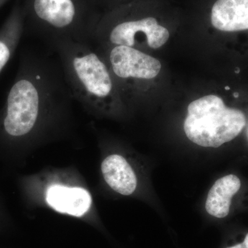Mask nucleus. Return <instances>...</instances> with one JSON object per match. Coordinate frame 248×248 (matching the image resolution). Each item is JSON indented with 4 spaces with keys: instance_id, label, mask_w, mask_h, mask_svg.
Segmentation results:
<instances>
[{
    "instance_id": "obj_2",
    "label": "nucleus",
    "mask_w": 248,
    "mask_h": 248,
    "mask_svg": "<svg viewBox=\"0 0 248 248\" xmlns=\"http://www.w3.org/2000/svg\"><path fill=\"white\" fill-rule=\"evenodd\" d=\"M48 49L58 58L75 100L93 116L111 112L117 93L115 75L94 45L60 40Z\"/></svg>"
},
{
    "instance_id": "obj_11",
    "label": "nucleus",
    "mask_w": 248,
    "mask_h": 248,
    "mask_svg": "<svg viewBox=\"0 0 248 248\" xmlns=\"http://www.w3.org/2000/svg\"><path fill=\"white\" fill-rule=\"evenodd\" d=\"M241 181L234 174L220 178L214 184L207 197L205 210L217 218H224L230 213L233 196L241 187Z\"/></svg>"
},
{
    "instance_id": "obj_14",
    "label": "nucleus",
    "mask_w": 248,
    "mask_h": 248,
    "mask_svg": "<svg viewBox=\"0 0 248 248\" xmlns=\"http://www.w3.org/2000/svg\"><path fill=\"white\" fill-rule=\"evenodd\" d=\"M4 207H3L2 203H1V201L0 200V220L2 219L3 217H4Z\"/></svg>"
},
{
    "instance_id": "obj_6",
    "label": "nucleus",
    "mask_w": 248,
    "mask_h": 248,
    "mask_svg": "<svg viewBox=\"0 0 248 248\" xmlns=\"http://www.w3.org/2000/svg\"><path fill=\"white\" fill-rule=\"evenodd\" d=\"M169 31L158 24L154 17L127 18L120 20L103 15L98 24L93 44L124 46L138 50L146 45L159 48L169 40Z\"/></svg>"
},
{
    "instance_id": "obj_3",
    "label": "nucleus",
    "mask_w": 248,
    "mask_h": 248,
    "mask_svg": "<svg viewBox=\"0 0 248 248\" xmlns=\"http://www.w3.org/2000/svg\"><path fill=\"white\" fill-rule=\"evenodd\" d=\"M27 29L47 47L60 40L93 44L103 15L96 0H20Z\"/></svg>"
},
{
    "instance_id": "obj_10",
    "label": "nucleus",
    "mask_w": 248,
    "mask_h": 248,
    "mask_svg": "<svg viewBox=\"0 0 248 248\" xmlns=\"http://www.w3.org/2000/svg\"><path fill=\"white\" fill-rule=\"evenodd\" d=\"M25 31V19L20 0H17L0 28V73L19 45Z\"/></svg>"
},
{
    "instance_id": "obj_5",
    "label": "nucleus",
    "mask_w": 248,
    "mask_h": 248,
    "mask_svg": "<svg viewBox=\"0 0 248 248\" xmlns=\"http://www.w3.org/2000/svg\"><path fill=\"white\" fill-rule=\"evenodd\" d=\"M246 124L242 111L227 107L218 96L208 95L188 106L184 131L199 146L218 148L236 138Z\"/></svg>"
},
{
    "instance_id": "obj_1",
    "label": "nucleus",
    "mask_w": 248,
    "mask_h": 248,
    "mask_svg": "<svg viewBox=\"0 0 248 248\" xmlns=\"http://www.w3.org/2000/svg\"><path fill=\"white\" fill-rule=\"evenodd\" d=\"M73 100L58 58L25 50L0 112V148L16 153L61 133Z\"/></svg>"
},
{
    "instance_id": "obj_7",
    "label": "nucleus",
    "mask_w": 248,
    "mask_h": 248,
    "mask_svg": "<svg viewBox=\"0 0 248 248\" xmlns=\"http://www.w3.org/2000/svg\"><path fill=\"white\" fill-rule=\"evenodd\" d=\"M97 49L117 79H152L161 71L159 60L141 50L124 46L98 45Z\"/></svg>"
},
{
    "instance_id": "obj_4",
    "label": "nucleus",
    "mask_w": 248,
    "mask_h": 248,
    "mask_svg": "<svg viewBox=\"0 0 248 248\" xmlns=\"http://www.w3.org/2000/svg\"><path fill=\"white\" fill-rule=\"evenodd\" d=\"M22 195L31 203L44 206L62 215L84 218L94 211L91 191L76 173L53 170L19 178Z\"/></svg>"
},
{
    "instance_id": "obj_18",
    "label": "nucleus",
    "mask_w": 248,
    "mask_h": 248,
    "mask_svg": "<svg viewBox=\"0 0 248 248\" xmlns=\"http://www.w3.org/2000/svg\"><path fill=\"white\" fill-rule=\"evenodd\" d=\"M225 89L227 90V91H229V90L231 89H230L229 86H226V87L225 88Z\"/></svg>"
},
{
    "instance_id": "obj_17",
    "label": "nucleus",
    "mask_w": 248,
    "mask_h": 248,
    "mask_svg": "<svg viewBox=\"0 0 248 248\" xmlns=\"http://www.w3.org/2000/svg\"><path fill=\"white\" fill-rule=\"evenodd\" d=\"M235 73H240V69L239 68H236V70H235Z\"/></svg>"
},
{
    "instance_id": "obj_12",
    "label": "nucleus",
    "mask_w": 248,
    "mask_h": 248,
    "mask_svg": "<svg viewBox=\"0 0 248 248\" xmlns=\"http://www.w3.org/2000/svg\"><path fill=\"white\" fill-rule=\"evenodd\" d=\"M226 248H248V232L246 234L244 239L241 243L233 245V246H228Z\"/></svg>"
},
{
    "instance_id": "obj_8",
    "label": "nucleus",
    "mask_w": 248,
    "mask_h": 248,
    "mask_svg": "<svg viewBox=\"0 0 248 248\" xmlns=\"http://www.w3.org/2000/svg\"><path fill=\"white\" fill-rule=\"evenodd\" d=\"M101 172L112 190L120 195H132L138 187V177L131 165L120 155H108L102 160Z\"/></svg>"
},
{
    "instance_id": "obj_15",
    "label": "nucleus",
    "mask_w": 248,
    "mask_h": 248,
    "mask_svg": "<svg viewBox=\"0 0 248 248\" xmlns=\"http://www.w3.org/2000/svg\"><path fill=\"white\" fill-rule=\"evenodd\" d=\"M9 1H10V0H0V9Z\"/></svg>"
},
{
    "instance_id": "obj_13",
    "label": "nucleus",
    "mask_w": 248,
    "mask_h": 248,
    "mask_svg": "<svg viewBox=\"0 0 248 248\" xmlns=\"http://www.w3.org/2000/svg\"><path fill=\"white\" fill-rule=\"evenodd\" d=\"M111 1H112V0H96V1H97L98 5H99L101 9L107 6V5L110 4Z\"/></svg>"
},
{
    "instance_id": "obj_16",
    "label": "nucleus",
    "mask_w": 248,
    "mask_h": 248,
    "mask_svg": "<svg viewBox=\"0 0 248 248\" xmlns=\"http://www.w3.org/2000/svg\"><path fill=\"white\" fill-rule=\"evenodd\" d=\"M239 93H234V97H239Z\"/></svg>"
},
{
    "instance_id": "obj_9",
    "label": "nucleus",
    "mask_w": 248,
    "mask_h": 248,
    "mask_svg": "<svg viewBox=\"0 0 248 248\" xmlns=\"http://www.w3.org/2000/svg\"><path fill=\"white\" fill-rule=\"evenodd\" d=\"M211 22L218 30H248V0H217L212 9Z\"/></svg>"
}]
</instances>
